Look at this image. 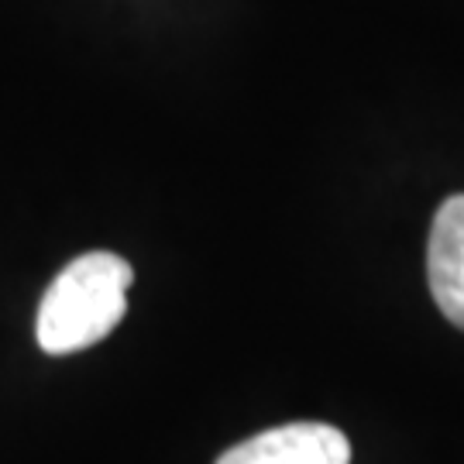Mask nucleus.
I'll use <instances>...</instances> for the list:
<instances>
[{"label":"nucleus","mask_w":464,"mask_h":464,"mask_svg":"<svg viewBox=\"0 0 464 464\" xmlns=\"http://www.w3.org/2000/svg\"><path fill=\"white\" fill-rule=\"evenodd\" d=\"M134 272L114 251L72 258L42 296L34 337L45 354H76L100 344L128 314Z\"/></svg>","instance_id":"1"},{"label":"nucleus","mask_w":464,"mask_h":464,"mask_svg":"<svg viewBox=\"0 0 464 464\" xmlns=\"http://www.w3.org/2000/svg\"><path fill=\"white\" fill-rule=\"evenodd\" d=\"M217 464H351V444L331 423H285L234 444Z\"/></svg>","instance_id":"2"},{"label":"nucleus","mask_w":464,"mask_h":464,"mask_svg":"<svg viewBox=\"0 0 464 464\" xmlns=\"http://www.w3.org/2000/svg\"><path fill=\"white\" fill-rule=\"evenodd\" d=\"M427 276L440 314L464 331V193L444 199L433 217Z\"/></svg>","instance_id":"3"}]
</instances>
